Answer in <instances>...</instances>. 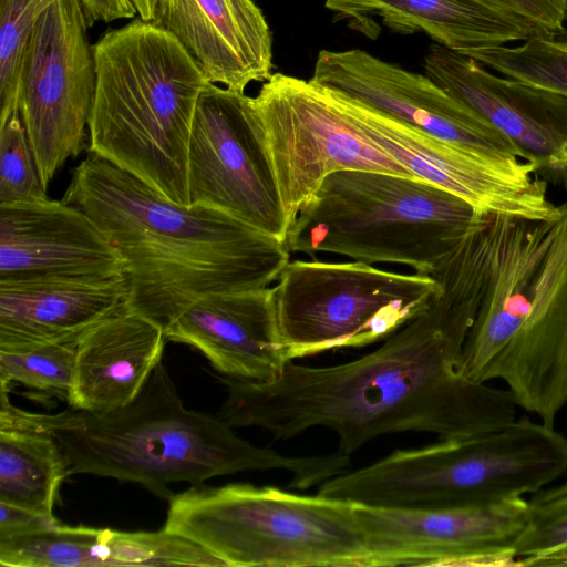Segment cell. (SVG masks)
Returning a JSON list of instances; mask_svg holds the SVG:
<instances>
[{
	"label": "cell",
	"instance_id": "8",
	"mask_svg": "<svg viewBox=\"0 0 567 567\" xmlns=\"http://www.w3.org/2000/svg\"><path fill=\"white\" fill-rule=\"evenodd\" d=\"M489 279L523 322L485 381H503L518 408L554 426L567 404V202L550 220L497 216Z\"/></svg>",
	"mask_w": 567,
	"mask_h": 567
},
{
	"label": "cell",
	"instance_id": "1",
	"mask_svg": "<svg viewBox=\"0 0 567 567\" xmlns=\"http://www.w3.org/2000/svg\"><path fill=\"white\" fill-rule=\"evenodd\" d=\"M486 276L485 257L458 247L431 275L437 287L426 308L382 346L336 365L289 361L267 382L219 377L227 394L217 416L279 440L326 427L349 456L386 434L458 439L513 423L518 405L512 392L472 380L462 365Z\"/></svg>",
	"mask_w": 567,
	"mask_h": 567
},
{
	"label": "cell",
	"instance_id": "19",
	"mask_svg": "<svg viewBox=\"0 0 567 567\" xmlns=\"http://www.w3.org/2000/svg\"><path fill=\"white\" fill-rule=\"evenodd\" d=\"M164 336L196 348L215 370L236 380L270 381L290 361L277 333L269 288L204 297Z\"/></svg>",
	"mask_w": 567,
	"mask_h": 567
},
{
	"label": "cell",
	"instance_id": "34",
	"mask_svg": "<svg viewBox=\"0 0 567 567\" xmlns=\"http://www.w3.org/2000/svg\"><path fill=\"white\" fill-rule=\"evenodd\" d=\"M559 486H560V487L563 486V488H564V487H565V488H567V481H566L565 483L560 484Z\"/></svg>",
	"mask_w": 567,
	"mask_h": 567
},
{
	"label": "cell",
	"instance_id": "15",
	"mask_svg": "<svg viewBox=\"0 0 567 567\" xmlns=\"http://www.w3.org/2000/svg\"><path fill=\"white\" fill-rule=\"evenodd\" d=\"M310 80L484 159L503 165L523 161L507 137L426 74L364 50H321Z\"/></svg>",
	"mask_w": 567,
	"mask_h": 567
},
{
	"label": "cell",
	"instance_id": "7",
	"mask_svg": "<svg viewBox=\"0 0 567 567\" xmlns=\"http://www.w3.org/2000/svg\"><path fill=\"white\" fill-rule=\"evenodd\" d=\"M164 528L233 567H369L353 503L246 483L190 486Z\"/></svg>",
	"mask_w": 567,
	"mask_h": 567
},
{
	"label": "cell",
	"instance_id": "23",
	"mask_svg": "<svg viewBox=\"0 0 567 567\" xmlns=\"http://www.w3.org/2000/svg\"><path fill=\"white\" fill-rule=\"evenodd\" d=\"M130 308L127 276L0 282V344L66 342Z\"/></svg>",
	"mask_w": 567,
	"mask_h": 567
},
{
	"label": "cell",
	"instance_id": "17",
	"mask_svg": "<svg viewBox=\"0 0 567 567\" xmlns=\"http://www.w3.org/2000/svg\"><path fill=\"white\" fill-rule=\"evenodd\" d=\"M124 275L122 255L82 209L49 198L0 204V282Z\"/></svg>",
	"mask_w": 567,
	"mask_h": 567
},
{
	"label": "cell",
	"instance_id": "32",
	"mask_svg": "<svg viewBox=\"0 0 567 567\" xmlns=\"http://www.w3.org/2000/svg\"><path fill=\"white\" fill-rule=\"evenodd\" d=\"M90 27L95 22H112L133 18L136 10L131 0H81Z\"/></svg>",
	"mask_w": 567,
	"mask_h": 567
},
{
	"label": "cell",
	"instance_id": "33",
	"mask_svg": "<svg viewBox=\"0 0 567 567\" xmlns=\"http://www.w3.org/2000/svg\"><path fill=\"white\" fill-rule=\"evenodd\" d=\"M138 18L153 21L155 18L156 0H131Z\"/></svg>",
	"mask_w": 567,
	"mask_h": 567
},
{
	"label": "cell",
	"instance_id": "25",
	"mask_svg": "<svg viewBox=\"0 0 567 567\" xmlns=\"http://www.w3.org/2000/svg\"><path fill=\"white\" fill-rule=\"evenodd\" d=\"M466 56L506 78L567 96V40L537 38L516 47L475 50Z\"/></svg>",
	"mask_w": 567,
	"mask_h": 567
},
{
	"label": "cell",
	"instance_id": "10",
	"mask_svg": "<svg viewBox=\"0 0 567 567\" xmlns=\"http://www.w3.org/2000/svg\"><path fill=\"white\" fill-rule=\"evenodd\" d=\"M250 105L289 225L332 173L374 171L416 178L359 131L333 90L310 79L274 73L250 96Z\"/></svg>",
	"mask_w": 567,
	"mask_h": 567
},
{
	"label": "cell",
	"instance_id": "14",
	"mask_svg": "<svg viewBox=\"0 0 567 567\" xmlns=\"http://www.w3.org/2000/svg\"><path fill=\"white\" fill-rule=\"evenodd\" d=\"M353 506L369 567L513 565V545L529 516L525 497L443 508Z\"/></svg>",
	"mask_w": 567,
	"mask_h": 567
},
{
	"label": "cell",
	"instance_id": "30",
	"mask_svg": "<svg viewBox=\"0 0 567 567\" xmlns=\"http://www.w3.org/2000/svg\"><path fill=\"white\" fill-rule=\"evenodd\" d=\"M493 8L526 18L556 37L565 32L567 0H478Z\"/></svg>",
	"mask_w": 567,
	"mask_h": 567
},
{
	"label": "cell",
	"instance_id": "31",
	"mask_svg": "<svg viewBox=\"0 0 567 567\" xmlns=\"http://www.w3.org/2000/svg\"><path fill=\"white\" fill-rule=\"evenodd\" d=\"M58 524L55 517L0 502V539L38 533Z\"/></svg>",
	"mask_w": 567,
	"mask_h": 567
},
{
	"label": "cell",
	"instance_id": "27",
	"mask_svg": "<svg viewBox=\"0 0 567 567\" xmlns=\"http://www.w3.org/2000/svg\"><path fill=\"white\" fill-rule=\"evenodd\" d=\"M513 555L515 565L567 566V488L556 486L534 494Z\"/></svg>",
	"mask_w": 567,
	"mask_h": 567
},
{
	"label": "cell",
	"instance_id": "12",
	"mask_svg": "<svg viewBox=\"0 0 567 567\" xmlns=\"http://www.w3.org/2000/svg\"><path fill=\"white\" fill-rule=\"evenodd\" d=\"M189 205L223 210L285 241L289 221L252 121L250 96L209 82L188 144Z\"/></svg>",
	"mask_w": 567,
	"mask_h": 567
},
{
	"label": "cell",
	"instance_id": "20",
	"mask_svg": "<svg viewBox=\"0 0 567 567\" xmlns=\"http://www.w3.org/2000/svg\"><path fill=\"white\" fill-rule=\"evenodd\" d=\"M0 565L8 567L224 566L197 543L163 528L120 532L58 524L0 539Z\"/></svg>",
	"mask_w": 567,
	"mask_h": 567
},
{
	"label": "cell",
	"instance_id": "26",
	"mask_svg": "<svg viewBox=\"0 0 567 567\" xmlns=\"http://www.w3.org/2000/svg\"><path fill=\"white\" fill-rule=\"evenodd\" d=\"M76 341L0 344V385L12 382L64 394L71 388Z\"/></svg>",
	"mask_w": 567,
	"mask_h": 567
},
{
	"label": "cell",
	"instance_id": "18",
	"mask_svg": "<svg viewBox=\"0 0 567 567\" xmlns=\"http://www.w3.org/2000/svg\"><path fill=\"white\" fill-rule=\"evenodd\" d=\"M154 23L195 59L209 82L245 93L272 70L268 22L252 0H156Z\"/></svg>",
	"mask_w": 567,
	"mask_h": 567
},
{
	"label": "cell",
	"instance_id": "9",
	"mask_svg": "<svg viewBox=\"0 0 567 567\" xmlns=\"http://www.w3.org/2000/svg\"><path fill=\"white\" fill-rule=\"evenodd\" d=\"M434 278L363 261H288L269 287L278 337L290 361L385 340L420 315Z\"/></svg>",
	"mask_w": 567,
	"mask_h": 567
},
{
	"label": "cell",
	"instance_id": "2",
	"mask_svg": "<svg viewBox=\"0 0 567 567\" xmlns=\"http://www.w3.org/2000/svg\"><path fill=\"white\" fill-rule=\"evenodd\" d=\"M122 255L130 308L163 331L199 299L269 288L290 260L284 243L215 208L183 205L90 153L62 198Z\"/></svg>",
	"mask_w": 567,
	"mask_h": 567
},
{
	"label": "cell",
	"instance_id": "24",
	"mask_svg": "<svg viewBox=\"0 0 567 567\" xmlns=\"http://www.w3.org/2000/svg\"><path fill=\"white\" fill-rule=\"evenodd\" d=\"M66 476L64 455L49 433L0 416V502L54 517Z\"/></svg>",
	"mask_w": 567,
	"mask_h": 567
},
{
	"label": "cell",
	"instance_id": "3",
	"mask_svg": "<svg viewBox=\"0 0 567 567\" xmlns=\"http://www.w3.org/2000/svg\"><path fill=\"white\" fill-rule=\"evenodd\" d=\"M0 416L49 433L59 444L69 475L92 474L143 485L171 499L168 485L200 486L212 477L282 470L290 486L306 489L349 470L350 456H289L237 435L217 415L185 408L159 361L138 394L107 412L69 408L55 414L21 410L0 389Z\"/></svg>",
	"mask_w": 567,
	"mask_h": 567
},
{
	"label": "cell",
	"instance_id": "5",
	"mask_svg": "<svg viewBox=\"0 0 567 567\" xmlns=\"http://www.w3.org/2000/svg\"><path fill=\"white\" fill-rule=\"evenodd\" d=\"M567 473V437L528 417L489 432L395 450L319 494L379 507L486 505L536 494Z\"/></svg>",
	"mask_w": 567,
	"mask_h": 567
},
{
	"label": "cell",
	"instance_id": "4",
	"mask_svg": "<svg viewBox=\"0 0 567 567\" xmlns=\"http://www.w3.org/2000/svg\"><path fill=\"white\" fill-rule=\"evenodd\" d=\"M93 58L90 153L189 205L188 144L209 83L202 68L171 33L141 18L104 33Z\"/></svg>",
	"mask_w": 567,
	"mask_h": 567
},
{
	"label": "cell",
	"instance_id": "13",
	"mask_svg": "<svg viewBox=\"0 0 567 567\" xmlns=\"http://www.w3.org/2000/svg\"><path fill=\"white\" fill-rule=\"evenodd\" d=\"M333 92L350 121L383 152L416 178L461 197L477 213L536 220L559 215L560 205L547 196L548 184L528 162L503 165L484 159Z\"/></svg>",
	"mask_w": 567,
	"mask_h": 567
},
{
	"label": "cell",
	"instance_id": "22",
	"mask_svg": "<svg viewBox=\"0 0 567 567\" xmlns=\"http://www.w3.org/2000/svg\"><path fill=\"white\" fill-rule=\"evenodd\" d=\"M165 341L157 323L131 308L89 328L76 340L70 406L107 412L130 403L162 361Z\"/></svg>",
	"mask_w": 567,
	"mask_h": 567
},
{
	"label": "cell",
	"instance_id": "16",
	"mask_svg": "<svg viewBox=\"0 0 567 567\" xmlns=\"http://www.w3.org/2000/svg\"><path fill=\"white\" fill-rule=\"evenodd\" d=\"M425 74L507 137L548 185L567 192V96L487 71L436 43Z\"/></svg>",
	"mask_w": 567,
	"mask_h": 567
},
{
	"label": "cell",
	"instance_id": "28",
	"mask_svg": "<svg viewBox=\"0 0 567 567\" xmlns=\"http://www.w3.org/2000/svg\"><path fill=\"white\" fill-rule=\"evenodd\" d=\"M52 0H0V122L19 111L23 53L40 12Z\"/></svg>",
	"mask_w": 567,
	"mask_h": 567
},
{
	"label": "cell",
	"instance_id": "29",
	"mask_svg": "<svg viewBox=\"0 0 567 567\" xmlns=\"http://www.w3.org/2000/svg\"><path fill=\"white\" fill-rule=\"evenodd\" d=\"M48 198L19 111L0 122V204Z\"/></svg>",
	"mask_w": 567,
	"mask_h": 567
},
{
	"label": "cell",
	"instance_id": "21",
	"mask_svg": "<svg viewBox=\"0 0 567 567\" xmlns=\"http://www.w3.org/2000/svg\"><path fill=\"white\" fill-rule=\"evenodd\" d=\"M324 7L367 37H372V18L379 17L395 33L422 31L463 55L511 42L556 37L526 18L478 0H326Z\"/></svg>",
	"mask_w": 567,
	"mask_h": 567
},
{
	"label": "cell",
	"instance_id": "11",
	"mask_svg": "<svg viewBox=\"0 0 567 567\" xmlns=\"http://www.w3.org/2000/svg\"><path fill=\"white\" fill-rule=\"evenodd\" d=\"M89 27L81 0H52L23 53L19 113L45 188L83 150L95 91Z\"/></svg>",
	"mask_w": 567,
	"mask_h": 567
},
{
	"label": "cell",
	"instance_id": "6",
	"mask_svg": "<svg viewBox=\"0 0 567 567\" xmlns=\"http://www.w3.org/2000/svg\"><path fill=\"white\" fill-rule=\"evenodd\" d=\"M461 197L416 178L347 169L328 175L298 212L288 252L341 255L431 275L484 217Z\"/></svg>",
	"mask_w": 567,
	"mask_h": 567
}]
</instances>
